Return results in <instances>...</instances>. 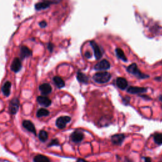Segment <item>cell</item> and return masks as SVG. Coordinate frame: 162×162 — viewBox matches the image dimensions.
<instances>
[{
    "instance_id": "7402d4cb",
    "label": "cell",
    "mask_w": 162,
    "mask_h": 162,
    "mask_svg": "<svg viewBox=\"0 0 162 162\" xmlns=\"http://www.w3.org/2000/svg\"><path fill=\"white\" fill-rule=\"evenodd\" d=\"M116 54H117V56H118V57L121 59L122 60L124 61H127V57L125 56L124 51L121 50V48H117L116 49Z\"/></svg>"
},
{
    "instance_id": "ba28073f",
    "label": "cell",
    "mask_w": 162,
    "mask_h": 162,
    "mask_svg": "<svg viewBox=\"0 0 162 162\" xmlns=\"http://www.w3.org/2000/svg\"><path fill=\"white\" fill-rule=\"evenodd\" d=\"M125 136L123 134H117L111 136V142L115 145H121L125 139Z\"/></svg>"
},
{
    "instance_id": "4316f807",
    "label": "cell",
    "mask_w": 162,
    "mask_h": 162,
    "mask_svg": "<svg viewBox=\"0 0 162 162\" xmlns=\"http://www.w3.org/2000/svg\"><path fill=\"white\" fill-rule=\"evenodd\" d=\"M85 56L87 58H91V56H92V55L91 54V53L89 51H86L85 53Z\"/></svg>"
},
{
    "instance_id": "9c48e42d",
    "label": "cell",
    "mask_w": 162,
    "mask_h": 162,
    "mask_svg": "<svg viewBox=\"0 0 162 162\" xmlns=\"http://www.w3.org/2000/svg\"><path fill=\"white\" fill-rule=\"evenodd\" d=\"M37 101L39 104L45 107H50L51 104V101L50 98L44 96H38L37 98Z\"/></svg>"
},
{
    "instance_id": "83f0119b",
    "label": "cell",
    "mask_w": 162,
    "mask_h": 162,
    "mask_svg": "<svg viewBox=\"0 0 162 162\" xmlns=\"http://www.w3.org/2000/svg\"><path fill=\"white\" fill-rule=\"evenodd\" d=\"M47 1H49V2H50L51 3H59L61 0H47Z\"/></svg>"
},
{
    "instance_id": "1f68e13d",
    "label": "cell",
    "mask_w": 162,
    "mask_h": 162,
    "mask_svg": "<svg viewBox=\"0 0 162 162\" xmlns=\"http://www.w3.org/2000/svg\"><path fill=\"white\" fill-rule=\"evenodd\" d=\"M159 100H160L161 101H162V96H160L159 97Z\"/></svg>"
},
{
    "instance_id": "d6986e66",
    "label": "cell",
    "mask_w": 162,
    "mask_h": 162,
    "mask_svg": "<svg viewBox=\"0 0 162 162\" xmlns=\"http://www.w3.org/2000/svg\"><path fill=\"white\" fill-rule=\"evenodd\" d=\"M34 162H50V160L43 154H38L34 158Z\"/></svg>"
},
{
    "instance_id": "7c38bea8",
    "label": "cell",
    "mask_w": 162,
    "mask_h": 162,
    "mask_svg": "<svg viewBox=\"0 0 162 162\" xmlns=\"http://www.w3.org/2000/svg\"><path fill=\"white\" fill-rule=\"evenodd\" d=\"M146 88H139V87H134L131 86L127 89V92L132 94H137L140 93H144L146 92Z\"/></svg>"
},
{
    "instance_id": "6da1fadb",
    "label": "cell",
    "mask_w": 162,
    "mask_h": 162,
    "mask_svg": "<svg viewBox=\"0 0 162 162\" xmlns=\"http://www.w3.org/2000/svg\"><path fill=\"white\" fill-rule=\"evenodd\" d=\"M111 75L107 72H100L96 73L93 77V80L99 84L107 83L111 79Z\"/></svg>"
},
{
    "instance_id": "4dcf8cb0",
    "label": "cell",
    "mask_w": 162,
    "mask_h": 162,
    "mask_svg": "<svg viewBox=\"0 0 162 162\" xmlns=\"http://www.w3.org/2000/svg\"><path fill=\"white\" fill-rule=\"evenodd\" d=\"M48 48L50 49L51 51H52V50H53V45L52 44H50V46L48 47Z\"/></svg>"
},
{
    "instance_id": "8992f818",
    "label": "cell",
    "mask_w": 162,
    "mask_h": 162,
    "mask_svg": "<svg viewBox=\"0 0 162 162\" xmlns=\"http://www.w3.org/2000/svg\"><path fill=\"white\" fill-rule=\"evenodd\" d=\"M90 43H91V46H92V48L93 49L94 56H95L96 59V60L100 59L103 56V53H102V51L101 50L100 48L95 43L94 41H91Z\"/></svg>"
},
{
    "instance_id": "4fadbf2b",
    "label": "cell",
    "mask_w": 162,
    "mask_h": 162,
    "mask_svg": "<svg viewBox=\"0 0 162 162\" xmlns=\"http://www.w3.org/2000/svg\"><path fill=\"white\" fill-rule=\"evenodd\" d=\"M21 68H22V63L18 58H15L13 60L12 65H11V69L14 72H19Z\"/></svg>"
},
{
    "instance_id": "ac0fdd59",
    "label": "cell",
    "mask_w": 162,
    "mask_h": 162,
    "mask_svg": "<svg viewBox=\"0 0 162 162\" xmlns=\"http://www.w3.org/2000/svg\"><path fill=\"white\" fill-rule=\"evenodd\" d=\"M53 82L55 84V85L60 89L65 86L64 81L58 76H55L53 77Z\"/></svg>"
},
{
    "instance_id": "2e32d148",
    "label": "cell",
    "mask_w": 162,
    "mask_h": 162,
    "mask_svg": "<svg viewBox=\"0 0 162 162\" xmlns=\"http://www.w3.org/2000/svg\"><path fill=\"white\" fill-rule=\"evenodd\" d=\"M11 86H12V84H11L10 82H9V81H6L3 84V86L2 87V92L5 96H6V97L9 96V95L10 94Z\"/></svg>"
},
{
    "instance_id": "ffe728a7",
    "label": "cell",
    "mask_w": 162,
    "mask_h": 162,
    "mask_svg": "<svg viewBox=\"0 0 162 162\" xmlns=\"http://www.w3.org/2000/svg\"><path fill=\"white\" fill-rule=\"evenodd\" d=\"M77 79L80 82L87 84L88 82V77L82 72H78L77 74Z\"/></svg>"
},
{
    "instance_id": "7a4b0ae2",
    "label": "cell",
    "mask_w": 162,
    "mask_h": 162,
    "mask_svg": "<svg viewBox=\"0 0 162 162\" xmlns=\"http://www.w3.org/2000/svg\"><path fill=\"white\" fill-rule=\"evenodd\" d=\"M127 72L130 74L134 75V76L137 77L139 79H145L146 77H148V75H146L145 74H143L139 70L137 65L136 63H132L127 67Z\"/></svg>"
},
{
    "instance_id": "44dd1931",
    "label": "cell",
    "mask_w": 162,
    "mask_h": 162,
    "mask_svg": "<svg viewBox=\"0 0 162 162\" xmlns=\"http://www.w3.org/2000/svg\"><path fill=\"white\" fill-rule=\"evenodd\" d=\"M50 114V111L45 108H41L38 110L36 116L38 118L43 117H47Z\"/></svg>"
},
{
    "instance_id": "cb8c5ba5",
    "label": "cell",
    "mask_w": 162,
    "mask_h": 162,
    "mask_svg": "<svg viewBox=\"0 0 162 162\" xmlns=\"http://www.w3.org/2000/svg\"><path fill=\"white\" fill-rule=\"evenodd\" d=\"M155 143L158 145L162 144V133H157L153 136Z\"/></svg>"
},
{
    "instance_id": "3957f363",
    "label": "cell",
    "mask_w": 162,
    "mask_h": 162,
    "mask_svg": "<svg viewBox=\"0 0 162 162\" xmlns=\"http://www.w3.org/2000/svg\"><path fill=\"white\" fill-rule=\"evenodd\" d=\"M70 121H71V118L68 116H62L57 118L56 121V125L57 127L60 129H63L66 127L67 124H68Z\"/></svg>"
},
{
    "instance_id": "f1b7e54d",
    "label": "cell",
    "mask_w": 162,
    "mask_h": 162,
    "mask_svg": "<svg viewBox=\"0 0 162 162\" xmlns=\"http://www.w3.org/2000/svg\"><path fill=\"white\" fill-rule=\"evenodd\" d=\"M144 161L145 162H151V159L150 157H145Z\"/></svg>"
},
{
    "instance_id": "f546056e",
    "label": "cell",
    "mask_w": 162,
    "mask_h": 162,
    "mask_svg": "<svg viewBox=\"0 0 162 162\" xmlns=\"http://www.w3.org/2000/svg\"><path fill=\"white\" fill-rule=\"evenodd\" d=\"M77 162H88V161H87L86 160H84V159H82V158H79V159H78V160H77Z\"/></svg>"
},
{
    "instance_id": "603a6c76",
    "label": "cell",
    "mask_w": 162,
    "mask_h": 162,
    "mask_svg": "<svg viewBox=\"0 0 162 162\" xmlns=\"http://www.w3.org/2000/svg\"><path fill=\"white\" fill-rule=\"evenodd\" d=\"M48 138V134L47 132L45 131L42 130L39 132V139L42 142H46Z\"/></svg>"
},
{
    "instance_id": "5b68a950",
    "label": "cell",
    "mask_w": 162,
    "mask_h": 162,
    "mask_svg": "<svg viewBox=\"0 0 162 162\" xmlns=\"http://www.w3.org/2000/svg\"><path fill=\"white\" fill-rule=\"evenodd\" d=\"M110 68V64L107 60H103L94 65V69L96 70H105Z\"/></svg>"
},
{
    "instance_id": "30bf717a",
    "label": "cell",
    "mask_w": 162,
    "mask_h": 162,
    "mask_svg": "<svg viewBox=\"0 0 162 162\" xmlns=\"http://www.w3.org/2000/svg\"><path fill=\"white\" fill-rule=\"evenodd\" d=\"M39 91L42 94L46 96L51 93L52 88L49 84L44 83L39 86Z\"/></svg>"
},
{
    "instance_id": "5bb4252c",
    "label": "cell",
    "mask_w": 162,
    "mask_h": 162,
    "mask_svg": "<svg viewBox=\"0 0 162 162\" xmlns=\"http://www.w3.org/2000/svg\"><path fill=\"white\" fill-rule=\"evenodd\" d=\"M117 87L122 90L125 89L128 86V82L127 80L123 77H118L116 81Z\"/></svg>"
},
{
    "instance_id": "52a82bcc",
    "label": "cell",
    "mask_w": 162,
    "mask_h": 162,
    "mask_svg": "<svg viewBox=\"0 0 162 162\" xmlns=\"http://www.w3.org/2000/svg\"><path fill=\"white\" fill-rule=\"evenodd\" d=\"M70 138H71V140L74 143H81L84 139V134L82 132L76 131L72 134Z\"/></svg>"
},
{
    "instance_id": "9a60e30c",
    "label": "cell",
    "mask_w": 162,
    "mask_h": 162,
    "mask_svg": "<svg viewBox=\"0 0 162 162\" xmlns=\"http://www.w3.org/2000/svg\"><path fill=\"white\" fill-rule=\"evenodd\" d=\"M32 55V51L30 49L25 46H23L20 48V56L22 59H24L25 58L29 57Z\"/></svg>"
},
{
    "instance_id": "e0dca14e",
    "label": "cell",
    "mask_w": 162,
    "mask_h": 162,
    "mask_svg": "<svg viewBox=\"0 0 162 162\" xmlns=\"http://www.w3.org/2000/svg\"><path fill=\"white\" fill-rule=\"evenodd\" d=\"M51 2L47 1L46 0L45 2H42V3H37L36 5H35V8H36L37 10H45L47 8H48L49 6L51 5Z\"/></svg>"
},
{
    "instance_id": "484cf974",
    "label": "cell",
    "mask_w": 162,
    "mask_h": 162,
    "mask_svg": "<svg viewBox=\"0 0 162 162\" xmlns=\"http://www.w3.org/2000/svg\"><path fill=\"white\" fill-rule=\"evenodd\" d=\"M39 25L42 28H45L47 25V24H46V22H45V21H42V22H41L39 23Z\"/></svg>"
},
{
    "instance_id": "277c9868",
    "label": "cell",
    "mask_w": 162,
    "mask_h": 162,
    "mask_svg": "<svg viewBox=\"0 0 162 162\" xmlns=\"http://www.w3.org/2000/svg\"><path fill=\"white\" fill-rule=\"evenodd\" d=\"M20 106V103L18 99L17 98H13L10 102L9 105V110L10 114L12 115H15L17 114V112Z\"/></svg>"
},
{
    "instance_id": "d4e9b609",
    "label": "cell",
    "mask_w": 162,
    "mask_h": 162,
    "mask_svg": "<svg viewBox=\"0 0 162 162\" xmlns=\"http://www.w3.org/2000/svg\"><path fill=\"white\" fill-rule=\"evenodd\" d=\"M59 145V141L58 139H53L51 143L49 144L48 146L50 147V146H58Z\"/></svg>"
},
{
    "instance_id": "8fae6325",
    "label": "cell",
    "mask_w": 162,
    "mask_h": 162,
    "mask_svg": "<svg viewBox=\"0 0 162 162\" xmlns=\"http://www.w3.org/2000/svg\"><path fill=\"white\" fill-rule=\"evenodd\" d=\"M22 125L29 132H31L33 133L34 134L36 135V128H35L34 125L33 123L30 121H24L22 123Z\"/></svg>"
}]
</instances>
